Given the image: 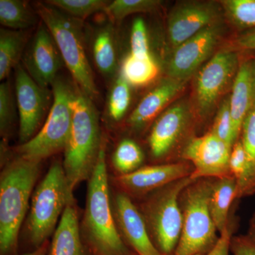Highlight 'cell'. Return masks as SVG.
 <instances>
[{"mask_svg": "<svg viewBox=\"0 0 255 255\" xmlns=\"http://www.w3.org/2000/svg\"><path fill=\"white\" fill-rule=\"evenodd\" d=\"M219 1H186L172 8L167 20L169 43L175 48L222 18Z\"/></svg>", "mask_w": 255, "mask_h": 255, "instance_id": "5bb4252c", "label": "cell"}, {"mask_svg": "<svg viewBox=\"0 0 255 255\" xmlns=\"http://www.w3.org/2000/svg\"><path fill=\"white\" fill-rule=\"evenodd\" d=\"M28 34L26 30H0V80H5L23 56Z\"/></svg>", "mask_w": 255, "mask_h": 255, "instance_id": "603a6c76", "label": "cell"}, {"mask_svg": "<svg viewBox=\"0 0 255 255\" xmlns=\"http://www.w3.org/2000/svg\"><path fill=\"white\" fill-rule=\"evenodd\" d=\"M223 16L238 33L255 28V0H221Z\"/></svg>", "mask_w": 255, "mask_h": 255, "instance_id": "4316f807", "label": "cell"}, {"mask_svg": "<svg viewBox=\"0 0 255 255\" xmlns=\"http://www.w3.org/2000/svg\"><path fill=\"white\" fill-rule=\"evenodd\" d=\"M242 53L228 46L221 48L194 75L191 106L196 119L209 117L231 92Z\"/></svg>", "mask_w": 255, "mask_h": 255, "instance_id": "9c48e42d", "label": "cell"}, {"mask_svg": "<svg viewBox=\"0 0 255 255\" xmlns=\"http://www.w3.org/2000/svg\"><path fill=\"white\" fill-rule=\"evenodd\" d=\"M232 255H255V243L248 236H233L231 241Z\"/></svg>", "mask_w": 255, "mask_h": 255, "instance_id": "74e56055", "label": "cell"}, {"mask_svg": "<svg viewBox=\"0 0 255 255\" xmlns=\"http://www.w3.org/2000/svg\"><path fill=\"white\" fill-rule=\"evenodd\" d=\"M189 80L167 78L159 82L145 95L129 116L128 127L135 131H140L153 123L184 92Z\"/></svg>", "mask_w": 255, "mask_h": 255, "instance_id": "ac0fdd59", "label": "cell"}, {"mask_svg": "<svg viewBox=\"0 0 255 255\" xmlns=\"http://www.w3.org/2000/svg\"><path fill=\"white\" fill-rule=\"evenodd\" d=\"M114 214L121 236L137 255H162L150 236L140 211L126 193L114 198Z\"/></svg>", "mask_w": 255, "mask_h": 255, "instance_id": "e0dca14e", "label": "cell"}, {"mask_svg": "<svg viewBox=\"0 0 255 255\" xmlns=\"http://www.w3.org/2000/svg\"><path fill=\"white\" fill-rule=\"evenodd\" d=\"M23 67L39 86L49 88L65 65L54 38L42 22L22 56Z\"/></svg>", "mask_w": 255, "mask_h": 255, "instance_id": "9a60e30c", "label": "cell"}, {"mask_svg": "<svg viewBox=\"0 0 255 255\" xmlns=\"http://www.w3.org/2000/svg\"><path fill=\"white\" fill-rule=\"evenodd\" d=\"M77 88L73 124L64 150L63 164L72 193L80 182L91 177L103 145L93 101Z\"/></svg>", "mask_w": 255, "mask_h": 255, "instance_id": "3957f363", "label": "cell"}, {"mask_svg": "<svg viewBox=\"0 0 255 255\" xmlns=\"http://www.w3.org/2000/svg\"><path fill=\"white\" fill-rule=\"evenodd\" d=\"M14 100L9 82L0 85V130L1 135L8 132L14 115Z\"/></svg>", "mask_w": 255, "mask_h": 255, "instance_id": "d6a6232c", "label": "cell"}, {"mask_svg": "<svg viewBox=\"0 0 255 255\" xmlns=\"http://www.w3.org/2000/svg\"><path fill=\"white\" fill-rule=\"evenodd\" d=\"M237 182L233 177L214 179L209 199V211L218 232L221 234L231 224L230 210L236 201Z\"/></svg>", "mask_w": 255, "mask_h": 255, "instance_id": "44dd1931", "label": "cell"}, {"mask_svg": "<svg viewBox=\"0 0 255 255\" xmlns=\"http://www.w3.org/2000/svg\"><path fill=\"white\" fill-rule=\"evenodd\" d=\"M36 11L54 38L75 85L94 102L99 91L87 56L82 20L46 1L36 3Z\"/></svg>", "mask_w": 255, "mask_h": 255, "instance_id": "277c9868", "label": "cell"}, {"mask_svg": "<svg viewBox=\"0 0 255 255\" xmlns=\"http://www.w3.org/2000/svg\"><path fill=\"white\" fill-rule=\"evenodd\" d=\"M73 201L63 164L55 162L32 195L26 230L33 246L38 248L46 243L60 216Z\"/></svg>", "mask_w": 255, "mask_h": 255, "instance_id": "ba28073f", "label": "cell"}, {"mask_svg": "<svg viewBox=\"0 0 255 255\" xmlns=\"http://www.w3.org/2000/svg\"><path fill=\"white\" fill-rule=\"evenodd\" d=\"M38 17L28 1L0 0V23L5 28L25 31L36 24Z\"/></svg>", "mask_w": 255, "mask_h": 255, "instance_id": "484cf974", "label": "cell"}, {"mask_svg": "<svg viewBox=\"0 0 255 255\" xmlns=\"http://www.w3.org/2000/svg\"><path fill=\"white\" fill-rule=\"evenodd\" d=\"M130 85L119 75L111 88L107 103V113L111 120L120 122L125 117L131 100Z\"/></svg>", "mask_w": 255, "mask_h": 255, "instance_id": "f546056e", "label": "cell"}, {"mask_svg": "<svg viewBox=\"0 0 255 255\" xmlns=\"http://www.w3.org/2000/svg\"><path fill=\"white\" fill-rule=\"evenodd\" d=\"M247 236L255 243V212L253 214L251 221H250L249 228H248Z\"/></svg>", "mask_w": 255, "mask_h": 255, "instance_id": "f35d334b", "label": "cell"}, {"mask_svg": "<svg viewBox=\"0 0 255 255\" xmlns=\"http://www.w3.org/2000/svg\"><path fill=\"white\" fill-rule=\"evenodd\" d=\"M47 251H48V243L46 242L43 246L36 248L34 251L24 255H46Z\"/></svg>", "mask_w": 255, "mask_h": 255, "instance_id": "ab89813d", "label": "cell"}, {"mask_svg": "<svg viewBox=\"0 0 255 255\" xmlns=\"http://www.w3.org/2000/svg\"><path fill=\"white\" fill-rule=\"evenodd\" d=\"M92 55L96 67L105 76H112L117 67L114 31L112 25H106L96 33L92 43Z\"/></svg>", "mask_w": 255, "mask_h": 255, "instance_id": "cb8c5ba5", "label": "cell"}, {"mask_svg": "<svg viewBox=\"0 0 255 255\" xmlns=\"http://www.w3.org/2000/svg\"><path fill=\"white\" fill-rule=\"evenodd\" d=\"M223 142L232 147L236 142L233 132L231 107H230V95L226 96L220 104L215 116L214 124L209 130Z\"/></svg>", "mask_w": 255, "mask_h": 255, "instance_id": "1f68e13d", "label": "cell"}, {"mask_svg": "<svg viewBox=\"0 0 255 255\" xmlns=\"http://www.w3.org/2000/svg\"><path fill=\"white\" fill-rule=\"evenodd\" d=\"M253 61L254 58L243 57L230 95L231 118L236 141L239 140L243 122L253 106L252 92Z\"/></svg>", "mask_w": 255, "mask_h": 255, "instance_id": "d6986e66", "label": "cell"}, {"mask_svg": "<svg viewBox=\"0 0 255 255\" xmlns=\"http://www.w3.org/2000/svg\"><path fill=\"white\" fill-rule=\"evenodd\" d=\"M144 160V154L137 142L130 139L122 140L114 151L112 162L116 170L123 175L140 168Z\"/></svg>", "mask_w": 255, "mask_h": 255, "instance_id": "83f0119b", "label": "cell"}, {"mask_svg": "<svg viewBox=\"0 0 255 255\" xmlns=\"http://www.w3.org/2000/svg\"><path fill=\"white\" fill-rule=\"evenodd\" d=\"M195 119L188 101H177L169 106L152 123L147 139L152 157L165 158L179 144L183 142L185 144L184 139L190 138L187 134Z\"/></svg>", "mask_w": 255, "mask_h": 255, "instance_id": "4fadbf2b", "label": "cell"}, {"mask_svg": "<svg viewBox=\"0 0 255 255\" xmlns=\"http://www.w3.org/2000/svg\"><path fill=\"white\" fill-rule=\"evenodd\" d=\"M239 139L246 152L247 169L243 180L237 187L236 201L255 195V105L243 122Z\"/></svg>", "mask_w": 255, "mask_h": 255, "instance_id": "7402d4cb", "label": "cell"}, {"mask_svg": "<svg viewBox=\"0 0 255 255\" xmlns=\"http://www.w3.org/2000/svg\"><path fill=\"white\" fill-rule=\"evenodd\" d=\"M83 234L95 255H131L117 228L112 212L105 143L89 179Z\"/></svg>", "mask_w": 255, "mask_h": 255, "instance_id": "6da1fadb", "label": "cell"}, {"mask_svg": "<svg viewBox=\"0 0 255 255\" xmlns=\"http://www.w3.org/2000/svg\"><path fill=\"white\" fill-rule=\"evenodd\" d=\"M231 149L228 144L212 133L192 136L179 151V157L192 164L191 179H221L233 177L230 172Z\"/></svg>", "mask_w": 255, "mask_h": 255, "instance_id": "7c38bea8", "label": "cell"}, {"mask_svg": "<svg viewBox=\"0 0 255 255\" xmlns=\"http://www.w3.org/2000/svg\"><path fill=\"white\" fill-rule=\"evenodd\" d=\"M48 255H85L77 210L73 202L65 208L55 229Z\"/></svg>", "mask_w": 255, "mask_h": 255, "instance_id": "ffe728a7", "label": "cell"}, {"mask_svg": "<svg viewBox=\"0 0 255 255\" xmlns=\"http://www.w3.org/2000/svg\"><path fill=\"white\" fill-rule=\"evenodd\" d=\"M191 177L171 183L147 194L140 211L151 239L162 255H173L182 228L179 196L194 182Z\"/></svg>", "mask_w": 255, "mask_h": 255, "instance_id": "52a82bcc", "label": "cell"}, {"mask_svg": "<svg viewBox=\"0 0 255 255\" xmlns=\"http://www.w3.org/2000/svg\"><path fill=\"white\" fill-rule=\"evenodd\" d=\"M193 172L192 164L182 160L140 167L131 173L119 175L116 179L128 195H147L171 183L190 177Z\"/></svg>", "mask_w": 255, "mask_h": 255, "instance_id": "2e32d148", "label": "cell"}, {"mask_svg": "<svg viewBox=\"0 0 255 255\" xmlns=\"http://www.w3.org/2000/svg\"><path fill=\"white\" fill-rule=\"evenodd\" d=\"M159 73L158 65L152 55L137 57L129 53L122 62L120 75L130 86L140 87L155 81Z\"/></svg>", "mask_w": 255, "mask_h": 255, "instance_id": "d4e9b609", "label": "cell"}, {"mask_svg": "<svg viewBox=\"0 0 255 255\" xmlns=\"http://www.w3.org/2000/svg\"><path fill=\"white\" fill-rule=\"evenodd\" d=\"M225 31V23L220 20L174 48L167 64L168 78L191 80L219 50Z\"/></svg>", "mask_w": 255, "mask_h": 255, "instance_id": "8fae6325", "label": "cell"}, {"mask_svg": "<svg viewBox=\"0 0 255 255\" xmlns=\"http://www.w3.org/2000/svg\"><path fill=\"white\" fill-rule=\"evenodd\" d=\"M72 17L83 20L100 11H105L110 1L104 0H49L45 1Z\"/></svg>", "mask_w": 255, "mask_h": 255, "instance_id": "4dcf8cb0", "label": "cell"}, {"mask_svg": "<svg viewBox=\"0 0 255 255\" xmlns=\"http://www.w3.org/2000/svg\"><path fill=\"white\" fill-rule=\"evenodd\" d=\"M14 85L21 145L31 140L41 128L51 108L53 96L52 90L39 86L21 64L15 68Z\"/></svg>", "mask_w": 255, "mask_h": 255, "instance_id": "30bf717a", "label": "cell"}, {"mask_svg": "<svg viewBox=\"0 0 255 255\" xmlns=\"http://www.w3.org/2000/svg\"><path fill=\"white\" fill-rule=\"evenodd\" d=\"M53 100L43 127L31 140L16 147L18 155L42 161L65 150L71 131L76 85L58 76L52 84Z\"/></svg>", "mask_w": 255, "mask_h": 255, "instance_id": "8992f818", "label": "cell"}, {"mask_svg": "<svg viewBox=\"0 0 255 255\" xmlns=\"http://www.w3.org/2000/svg\"><path fill=\"white\" fill-rule=\"evenodd\" d=\"M241 52L255 51V28L238 33L228 46Z\"/></svg>", "mask_w": 255, "mask_h": 255, "instance_id": "d590c367", "label": "cell"}, {"mask_svg": "<svg viewBox=\"0 0 255 255\" xmlns=\"http://www.w3.org/2000/svg\"><path fill=\"white\" fill-rule=\"evenodd\" d=\"M252 92H253V105H255V58L253 61V72H252Z\"/></svg>", "mask_w": 255, "mask_h": 255, "instance_id": "60d3db41", "label": "cell"}, {"mask_svg": "<svg viewBox=\"0 0 255 255\" xmlns=\"http://www.w3.org/2000/svg\"><path fill=\"white\" fill-rule=\"evenodd\" d=\"M235 223H231L221 234L219 239L209 253L204 255H231V241L234 232Z\"/></svg>", "mask_w": 255, "mask_h": 255, "instance_id": "8d00e7d4", "label": "cell"}, {"mask_svg": "<svg viewBox=\"0 0 255 255\" xmlns=\"http://www.w3.org/2000/svg\"><path fill=\"white\" fill-rule=\"evenodd\" d=\"M230 172L237 182V187L243 180L247 169V159L244 147L238 140L231 149L229 160Z\"/></svg>", "mask_w": 255, "mask_h": 255, "instance_id": "e575fe53", "label": "cell"}, {"mask_svg": "<svg viewBox=\"0 0 255 255\" xmlns=\"http://www.w3.org/2000/svg\"><path fill=\"white\" fill-rule=\"evenodd\" d=\"M213 181L209 178L197 179L181 193L182 233L173 255H204L219 241L217 228L209 211Z\"/></svg>", "mask_w": 255, "mask_h": 255, "instance_id": "5b68a950", "label": "cell"}, {"mask_svg": "<svg viewBox=\"0 0 255 255\" xmlns=\"http://www.w3.org/2000/svg\"><path fill=\"white\" fill-rule=\"evenodd\" d=\"M41 161L18 155L5 167L0 180V250L14 253L18 233L40 172Z\"/></svg>", "mask_w": 255, "mask_h": 255, "instance_id": "7a4b0ae2", "label": "cell"}, {"mask_svg": "<svg viewBox=\"0 0 255 255\" xmlns=\"http://www.w3.org/2000/svg\"><path fill=\"white\" fill-rule=\"evenodd\" d=\"M130 53L137 57H147L151 55L147 28L143 18L137 17L132 22Z\"/></svg>", "mask_w": 255, "mask_h": 255, "instance_id": "836d02e7", "label": "cell"}, {"mask_svg": "<svg viewBox=\"0 0 255 255\" xmlns=\"http://www.w3.org/2000/svg\"><path fill=\"white\" fill-rule=\"evenodd\" d=\"M162 3L159 0H114L110 1L105 12L111 21H120L131 14L157 11Z\"/></svg>", "mask_w": 255, "mask_h": 255, "instance_id": "f1b7e54d", "label": "cell"}]
</instances>
